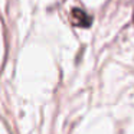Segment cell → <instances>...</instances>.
Here are the masks:
<instances>
[{
	"label": "cell",
	"mask_w": 134,
	"mask_h": 134,
	"mask_svg": "<svg viewBox=\"0 0 134 134\" xmlns=\"http://www.w3.org/2000/svg\"><path fill=\"white\" fill-rule=\"evenodd\" d=\"M124 2H125V3H128V2H131V0H124Z\"/></svg>",
	"instance_id": "cell-2"
},
{
	"label": "cell",
	"mask_w": 134,
	"mask_h": 134,
	"mask_svg": "<svg viewBox=\"0 0 134 134\" xmlns=\"http://www.w3.org/2000/svg\"><path fill=\"white\" fill-rule=\"evenodd\" d=\"M71 23L78 27H90L92 23V18L88 16L82 9H72L71 10Z\"/></svg>",
	"instance_id": "cell-1"
}]
</instances>
